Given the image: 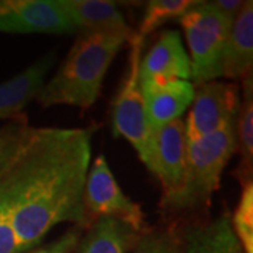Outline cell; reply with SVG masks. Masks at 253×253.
I'll use <instances>...</instances> for the list:
<instances>
[{"instance_id":"cell-1","label":"cell","mask_w":253,"mask_h":253,"mask_svg":"<svg viewBox=\"0 0 253 253\" xmlns=\"http://www.w3.org/2000/svg\"><path fill=\"white\" fill-rule=\"evenodd\" d=\"M90 161V129L30 128L0 173V206L10 214L21 252L59 224H87L83 191Z\"/></svg>"},{"instance_id":"cell-2","label":"cell","mask_w":253,"mask_h":253,"mask_svg":"<svg viewBox=\"0 0 253 253\" xmlns=\"http://www.w3.org/2000/svg\"><path fill=\"white\" fill-rule=\"evenodd\" d=\"M126 42L129 40L124 37L82 33L61 68L44 83L37 96L38 103L45 109L91 107L99 99L110 65Z\"/></svg>"},{"instance_id":"cell-3","label":"cell","mask_w":253,"mask_h":253,"mask_svg":"<svg viewBox=\"0 0 253 253\" xmlns=\"http://www.w3.org/2000/svg\"><path fill=\"white\" fill-rule=\"evenodd\" d=\"M235 151V121L211 135L187 141L186 170L180 189L169 199L162 200L161 206L169 211H186L208 206Z\"/></svg>"},{"instance_id":"cell-4","label":"cell","mask_w":253,"mask_h":253,"mask_svg":"<svg viewBox=\"0 0 253 253\" xmlns=\"http://www.w3.org/2000/svg\"><path fill=\"white\" fill-rule=\"evenodd\" d=\"M190 49L191 83L201 86L219 78L222 48L232 21L212 9L208 1H199L180 18Z\"/></svg>"},{"instance_id":"cell-5","label":"cell","mask_w":253,"mask_h":253,"mask_svg":"<svg viewBox=\"0 0 253 253\" xmlns=\"http://www.w3.org/2000/svg\"><path fill=\"white\" fill-rule=\"evenodd\" d=\"M129 45L128 69L126 79L113 103L111 124L114 135L126 138L145 166H148L152 155L154 131L146 120L144 96L139 87L138 76L144 40L134 34L129 40Z\"/></svg>"},{"instance_id":"cell-6","label":"cell","mask_w":253,"mask_h":253,"mask_svg":"<svg viewBox=\"0 0 253 253\" xmlns=\"http://www.w3.org/2000/svg\"><path fill=\"white\" fill-rule=\"evenodd\" d=\"M83 207L86 217L89 214L93 218H117L144 232L142 210L123 191L104 155H99L89 169L83 191Z\"/></svg>"},{"instance_id":"cell-7","label":"cell","mask_w":253,"mask_h":253,"mask_svg":"<svg viewBox=\"0 0 253 253\" xmlns=\"http://www.w3.org/2000/svg\"><path fill=\"white\" fill-rule=\"evenodd\" d=\"M239 101L241 90L234 82L211 81L199 86L184 121L187 141L211 135L235 121Z\"/></svg>"},{"instance_id":"cell-8","label":"cell","mask_w":253,"mask_h":253,"mask_svg":"<svg viewBox=\"0 0 253 253\" xmlns=\"http://www.w3.org/2000/svg\"><path fill=\"white\" fill-rule=\"evenodd\" d=\"M76 27L59 0H0V33L71 34Z\"/></svg>"},{"instance_id":"cell-9","label":"cell","mask_w":253,"mask_h":253,"mask_svg":"<svg viewBox=\"0 0 253 253\" xmlns=\"http://www.w3.org/2000/svg\"><path fill=\"white\" fill-rule=\"evenodd\" d=\"M187 138L184 121L177 120L154 132L152 155L146 166L162 184V200L169 199L180 189L186 170Z\"/></svg>"},{"instance_id":"cell-10","label":"cell","mask_w":253,"mask_h":253,"mask_svg":"<svg viewBox=\"0 0 253 253\" xmlns=\"http://www.w3.org/2000/svg\"><path fill=\"white\" fill-rule=\"evenodd\" d=\"M138 76L139 86L169 81L191 82L190 58L177 31L168 30L159 36L144 59H141Z\"/></svg>"},{"instance_id":"cell-11","label":"cell","mask_w":253,"mask_h":253,"mask_svg":"<svg viewBox=\"0 0 253 253\" xmlns=\"http://www.w3.org/2000/svg\"><path fill=\"white\" fill-rule=\"evenodd\" d=\"M139 87L144 96L146 120L154 132L180 120L196 94V86L190 81H169Z\"/></svg>"},{"instance_id":"cell-12","label":"cell","mask_w":253,"mask_h":253,"mask_svg":"<svg viewBox=\"0 0 253 253\" xmlns=\"http://www.w3.org/2000/svg\"><path fill=\"white\" fill-rule=\"evenodd\" d=\"M253 66V1H244L232 21L222 48L219 76L229 81H244L252 75Z\"/></svg>"},{"instance_id":"cell-13","label":"cell","mask_w":253,"mask_h":253,"mask_svg":"<svg viewBox=\"0 0 253 253\" xmlns=\"http://www.w3.org/2000/svg\"><path fill=\"white\" fill-rule=\"evenodd\" d=\"M76 30L86 34L124 37L131 40L134 31L128 27L117 4L109 0H59Z\"/></svg>"},{"instance_id":"cell-14","label":"cell","mask_w":253,"mask_h":253,"mask_svg":"<svg viewBox=\"0 0 253 253\" xmlns=\"http://www.w3.org/2000/svg\"><path fill=\"white\" fill-rule=\"evenodd\" d=\"M54 61V54L46 55L14 78L0 83V120L17 117L37 99Z\"/></svg>"},{"instance_id":"cell-15","label":"cell","mask_w":253,"mask_h":253,"mask_svg":"<svg viewBox=\"0 0 253 253\" xmlns=\"http://www.w3.org/2000/svg\"><path fill=\"white\" fill-rule=\"evenodd\" d=\"M142 234L117 218H97L75 253H132Z\"/></svg>"},{"instance_id":"cell-16","label":"cell","mask_w":253,"mask_h":253,"mask_svg":"<svg viewBox=\"0 0 253 253\" xmlns=\"http://www.w3.org/2000/svg\"><path fill=\"white\" fill-rule=\"evenodd\" d=\"M183 253H245L228 215L190 226L184 232Z\"/></svg>"},{"instance_id":"cell-17","label":"cell","mask_w":253,"mask_h":253,"mask_svg":"<svg viewBox=\"0 0 253 253\" xmlns=\"http://www.w3.org/2000/svg\"><path fill=\"white\" fill-rule=\"evenodd\" d=\"M236 151L241 156L238 174L244 184L252 181L253 166V81L252 75L242 81L241 101L235 120Z\"/></svg>"},{"instance_id":"cell-18","label":"cell","mask_w":253,"mask_h":253,"mask_svg":"<svg viewBox=\"0 0 253 253\" xmlns=\"http://www.w3.org/2000/svg\"><path fill=\"white\" fill-rule=\"evenodd\" d=\"M200 0H151L146 4L144 17L136 30V37L145 40L156 28L173 18H180L191 7L199 4Z\"/></svg>"},{"instance_id":"cell-19","label":"cell","mask_w":253,"mask_h":253,"mask_svg":"<svg viewBox=\"0 0 253 253\" xmlns=\"http://www.w3.org/2000/svg\"><path fill=\"white\" fill-rule=\"evenodd\" d=\"M231 225L245 253H253V184H244Z\"/></svg>"},{"instance_id":"cell-20","label":"cell","mask_w":253,"mask_h":253,"mask_svg":"<svg viewBox=\"0 0 253 253\" xmlns=\"http://www.w3.org/2000/svg\"><path fill=\"white\" fill-rule=\"evenodd\" d=\"M30 128L26 117L21 116L11 118L10 123L0 128V173L16 155Z\"/></svg>"},{"instance_id":"cell-21","label":"cell","mask_w":253,"mask_h":253,"mask_svg":"<svg viewBox=\"0 0 253 253\" xmlns=\"http://www.w3.org/2000/svg\"><path fill=\"white\" fill-rule=\"evenodd\" d=\"M132 253H183V248L169 232H148L138 239Z\"/></svg>"},{"instance_id":"cell-22","label":"cell","mask_w":253,"mask_h":253,"mask_svg":"<svg viewBox=\"0 0 253 253\" xmlns=\"http://www.w3.org/2000/svg\"><path fill=\"white\" fill-rule=\"evenodd\" d=\"M0 253H21L10 214L0 206Z\"/></svg>"},{"instance_id":"cell-23","label":"cell","mask_w":253,"mask_h":253,"mask_svg":"<svg viewBox=\"0 0 253 253\" xmlns=\"http://www.w3.org/2000/svg\"><path fill=\"white\" fill-rule=\"evenodd\" d=\"M81 241V228L76 226L65 232L62 236L55 239L54 242L45 245L31 253H75V249Z\"/></svg>"},{"instance_id":"cell-24","label":"cell","mask_w":253,"mask_h":253,"mask_svg":"<svg viewBox=\"0 0 253 253\" xmlns=\"http://www.w3.org/2000/svg\"><path fill=\"white\" fill-rule=\"evenodd\" d=\"M208 4L224 17L234 21L244 6V0H211Z\"/></svg>"}]
</instances>
